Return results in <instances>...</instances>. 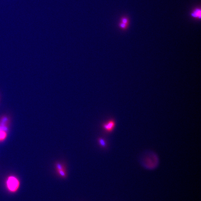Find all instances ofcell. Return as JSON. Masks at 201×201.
<instances>
[{
  "mask_svg": "<svg viewBox=\"0 0 201 201\" xmlns=\"http://www.w3.org/2000/svg\"><path fill=\"white\" fill-rule=\"evenodd\" d=\"M140 164L142 167L148 170L156 169L159 165V157L156 153L151 151H147L141 155Z\"/></svg>",
  "mask_w": 201,
  "mask_h": 201,
  "instance_id": "1",
  "label": "cell"
},
{
  "mask_svg": "<svg viewBox=\"0 0 201 201\" xmlns=\"http://www.w3.org/2000/svg\"><path fill=\"white\" fill-rule=\"evenodd\" d=\"M19 181L15 177L11 176L7 178L6 187L10 193L16 192L19 189Z\"/></svg>",
  "mask_w": 201,
  "mask_h": 201,
  "instance_id": "2",
  "label": "cell"
},
{
  "mask_svg": "<svg viewBox=\"0 0 201 201\" xmlns=\"http://www.w3.org/2000/svg\"><path fill=\"white\" fill-rule=\"evenodd\" d=\"M115 126H116V122L115 120L111 119L106 123H104L102 125V127L107 132L110 133L112 132L114 130Z\"/></svg>",
  "mask_w": 201,
  "mask_h": 201,
  "instance_id": "3",
  "label": "cell"
},
{
  "mask_svg": "<svg viewBox=\"0 0 201 201\" xmlns=\"http://www.w3.org/2000/svg\"><path fill=\"white\" fill-rule=\"evenodd\" d=\"M7 136V133L4 127H0V141L4 140Z\"/></svg>",
  "mask_w": 201,
  "mask_h": 201,
  "instance_id": "4",
  "label": "cell"
},
{
  "mask_svg": "<svg viewBox=\"0 0 201 201\" xmlns=\"http://www.w3.org/2000/svg\"><path fill=\"white\" fill-rule=\"evenodd\" d=\"M55 167L56 170L66 169V166L65 164L62 162H57L55 164Z\"/></svg>",
  "mask_w": 201,
  "mask_h": 201,
  "instance_id": "5",
  "label": "cell"
},
{
  "mask_svg": "<svg viewBox=\"0 0 201 201\" xmlns=\"http://www.w3.org/2000/svg\"><path fill=\"white\" fill-rule=\"evenodd\" d=\"M99 144L100 147L103 148H106L107 147L106 141L105 139L101 138H99L98 139Z\"/></svg>",
  "mask_w": 201,
  "mask_h": 201,
  "instance_id": "6",
  "label": "cell"
},
{
  "mask_svg": "<svg viewBox=\"0 0 201 201\" xmlns=\"http://www.w3.org/2000/svg\"><path fill=\"white\" fill-rule=\"evenodd\" d=\"M57 173L59 176L62 178H66L67 176L66 169L56 170Z\"/></svg>",
  "mask_w": 201,
  "mask_h": 201,
  "instance_id": "7",
  "label": "cell"
},
{
  "mask_svg": "<svg viewBox=\"0 0 201 201\" xmlns=\"http://www.w3.org/2000/svg\"><path fill=\"white\" fill-rule=\"evenodd\" d=\"M192 15L194 17H199L200 18L201 16V11L200 10H197L195 11L194 14H192Z\"/></svg>",
  "mask_w": 201,
  "mask_h": 201,
  "instance_id": "8",
  "label": "cell"
},
{
  "mask_svg": "<svg viewBox=\"0 0 201 201\" xmlns=\"http://www.w3.org/2000/svg\"><path fill=\"white\" fill-rule=\"evenodd\" d=\"M120 26L122 27V28H125V27L126 26V24H125L123 23L120 24Z\"/></svg>",
  "mask_w": 201,
  "mask_h": 201,
  "instance_id": "9",
  "label": "cell"
},
{
  "mask_svg": "<svg viewBox=\"0 0 201 201\" xmlns=\"http://www.w3.org/2000/svg\"><path fill=\"white\" fill-rule=\"evenodd\" d=\"M122 22H123V23L126 24L127 22V19H125V18H124V19H122Z\"/></svg>",
  "mask_w": 201,
  "mask_h": 201,
  "instance_id": "10",
  "label": "cell"
}]
</instances>
